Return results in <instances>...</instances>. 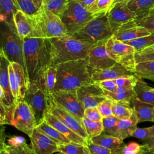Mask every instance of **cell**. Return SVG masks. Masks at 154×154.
<instances>
[{"instance_id": "cell-1", "label": "cell", "mask_w": 154, "mask_h": 154, "mask_svg": "<svg viewBox=\"0 0 154 154\" xmlns=\"http://www.w3.org/2000/svg\"><path fill=\"white\" fill-rule=\"evenodd\" d=\"M23 58L28 86L38 81L40 75L52 66L51 40L28 37L23 39Z\"/></svg>"}, {"instance_id": "cell-35", "label": "cell", "mask_w": 154, "mask_h": 154, "mask_svg": "<svg viewBox=\"0 0 154 154\" xmlns=\"http://www.w3.org/2000/svg\"><path fill=\"white\" fill-rule=\"evenodd\" d=\"M82 124L85 129L89 139L101 134L103 131L102 120L99 122L92 121L86 117L82 120Z\"/></svg>"}, {"instance_id": "cell-27", "label": "cell", "mask_w": 154, "mask_h": 154, "mask_svg": "<svg viewBox=\"0 0 154 154\" xmlns=\"http://www.w3.org/2000/svg\"><path fill=\"white\" fill-rule=\"evenodd\" d=\"M138 123V119L134 111L130 119L127 120L119 119L117 125L120 139L123 141L124 139L132 137L134 132L137 128Z\"/></svg>"}, {"instance_id": "cell-37", "label": "cell", "mask_w": 154, "mask_h": 154, "mask_svg": "<svg viewBox=\"0 0 154 154\" xmlns=\"http://www.w3.org/2000/svg\"><path fill=\"white\" fill-rule=\"evenodd\" d=\"M70 0H43L42 4L49 11L61 17L67 9Z\"/></svg>"}, {"instance_id": "cell-47", "label": "cell", "mask_w": 154, "mask_h": 154, "mask_svg": "<svg viewBox=\"0 0 154 154\" xmlns=\"http://www.w3.org/2000/svg\"><path fill=\"white\" fill-rule=\"evenodd\" d=\"M142 152V145L132 142L126 144L123 149L119 154H141Z\"/></svg>"}, {"instance_id": "cell-24", "label": "cell", "mask_w": 154, "mask_h": 154, "mask_svg": "<svg viewBox=\"0 0 154 154\" xmlns=\"http://www.w3.org/2000/svg\"><path fill=\"white\" fill-rule=\"evenodd\" d=\"M14 21L16 31L22 39L31 36L32 27L28 15L18 10L14 14Z\"/></svg>"}, {"instance_id": "cell-19", "label": "cell", "mask_w": 154, "mask_h": 154, "mask_svg": "<svg viewBox=\"0 0 154 154\" xmlns=\"http://www.w3.org/2000/svg\"><path fill=\"white\" fill-rule=\"evenodd\" d=\"M134 74L132 72L128 70L119 63H116L112 66L106 69L94 70L91 72V79L94 82L107 79L114 80L122 76Z\"/></svg>"}, {"instance_id": "cell-41", "label": "cell", "mask_w": 154, "mask_h": 154, "mask_svg": "<svg viewBox=\"0 0 154 154\" xmlns=\"http://www.w3.org/2000/svg\"><path fill=\"white\" fill-rule=\"evenodd\" d=\"M154 136V125L150 127L144 128H137L132 137L145 141H150Z\"/></svg>"}, {"instance_id": "cell-55", "label": "cell", "mask_w": 154, "mask_h": 154, "mask_svg": "<svg viewBox=\"0 0 154 154\" xmlns=\"http://www.w3.org/2000/svg\"><path fill=\"white\" fill-rule=\"evenodd\" d=\"M139 53H151V52H154V45L149 46L148 48H146L145 49H144L143 50H142L140 52H138Z\"/></svg>"}, {"instance_id": "cell-42", "label": "cell", "mask_w": 154, "mask_h": 154, "mask_svg": "<svg viewBox=\"0 0 154 154\" xmlns=\"http://www.w3.org/2000/svg\"><path fill=\"white\" fill-rule=\"evenodd\" d=\"M19 9L28 16L34 14L39 8L35 5L33 0H16Z\"/></svg>"}, {"instance_id": "cell-50", "label": "cell", "mask_w": 154, "mask_h": 154, "mask_svg": "<svg viewBox=\"0 0 154 154\" xmlns=\"http://www.w3.org/2000/svg\"><path fill=\"white\" fill-rule=\"evenodd\" d=\"M10 147L15 154H35L31 147H29L26 143H25L19 146Z\"/></svg>"}, {"instance_id": "cell-8", "label": "cell", "mask_w": 154, "mask_h": 154, "mask_svg": "<svg viewBox=\"0 0 154 154\" xmlns=\"http://www.w3.org/2000/svg\"><path fill=\"white\" fill-rule=\"evenodd\" d=\"M106 49L109 55L114 60L134 73L137 64L135 60L136 50L132 46L117 39L112 35L106 41Z\"/></svg>"}, {"instance_id": "cell-49", "label": "cell", "mask_w": 154, "mask_h": 154, "mask_svg": "<svg viewBox=\"0 0 154 154\" xmlns=\"http://www.w3.org/2000/svg\"><path fill=\"white\" fill-rule=\"evenodd\" d=\"M84 117L95 122L102 121L103 119L97 108H88L85 109Z\"/></svg>"}, {"instance_id": "cell-43", "label": "cell", "mask_w": 154, "mask_h": 154, "mask_svg": "<svg viewBox=\"0 0 154 154\" xmlns=\"http://www.w3.org/2000/svg\"><path fill=\"white\" fill-rule=\"evenodd\" d=\"M8 76H9V81H10V85L11 89V91L15 99L16 104H17V103L19 101H20L19 88H18L16 76L11 63H10L8 66Z\"/></svg>"}, {"instance_id": "cell-30", "label": "cell", "mask_w": 154, "mask_h": 154, "mask_svg": "<svg viewBox=\"0 0 154 154\" xmlns=\"http://www.w3.org/2000/svg\"><path fill=\"white\" fill-rule=\"evenodd\" d=\"M127 5L128 8L137 15V17H138L151 11L154 7V0H130Z\"/></svg>"}, {"instance_id": "cell-18", "label": "cell", "mask_w": 154, "mask_h": 154, "mask_svg": "<svg viewBox=\"0 0 154 154\" xmlns=\"http://www.w3.org/2000/svg\"><path fill=\"white\" fill-rule=\"evenodd\" d=\"M134 20L122 25L114 31L113 35L117 39L125 42L136 39L152 33L147 29L138 26Z\"/></svg>"}, {"instance_id": "cell-57", "label": "cell", "mask_w": 154, "mask_h": 154, "mask_svg": "<svg viewBox=\"0 0 154 154\" xmlns=\"http://www.w3.org/2000/svg\"><path fill=\"white\" fill-rule=\"evenodd\" d=\"M35 5L37 6V7L38 8H40V7H41L42 4V2L43 0H33Z\"/></svg>"}, {"instance_id": "cell-14", "label": "cell", "mask_w": 154, "mask_h": 154, "mask_svg": "<svg viewBox=\"0 0 154 154\" xmlns=\"http://www.w3.org/2000/svg\"><path fill=\"white\" fill-rule=\"evenodd\" d=\"M107 40L98 42L89 49L86 59L90 72L94 70L110 67L117 63L109 55L106 51V43Z\"/></svg>"}, {"instance_id": "cell-5", "label": "cell", "mask_w": 154, "mask_h": 154, "mask_svg": "<svg viewBox=\"0 0 154 154\" xmlns=\"http://www.w3.org/2000/svg\"><path fill=\"white\" fill-rule=\"evenodd\" d=\"M112 35L113 31L108 20L107 12H103L96 15L83 28L72 35L81 41L95 44L108 39Z\"/></svg>"}, {"instance_id": "cell-3", "label": "cell", "mask_w": 154, "mask_h": 154, "mask_svg": "<svg viewBox=\"0 0 154 154\" xmlns=\"http://www.w3.org/2000/svg\"><path fill=\"white\" fill-rule=\"evenodd\" d=\"M50 40L52 66H54L67 61L86 59L89 49L94 45L81 41L68 34Z\"/></svg>"}, {"instance_id": "cell-23", "label": "cell", "mask_w": 154, "mask_h": 154, "mask_svg": "<svg viewBox=\"0 0 154 154\" xmlns=\"http://www.w3.org/2000/svg\"><path fill=\"white\" fill-rule=\"evenodd\" d=\"M56 67L50 66L43 73H42L38 81L32 84H35L46 93L51 94L54 91V88L56 82Z\"/></svg>"}, {"instance_id": "cell-12", "label": "cell", "mask_w": 154, "mask_h": 154, "mask_svg": "<svg viewBox=\"0 0 154 154\" xmlns=\"http://www.w3.org/2000/svg\"><path fill=\"white\" fill-rule=\"evenodd\" d=\"M52 99L67 111L73 114L80 122L84 117L85 108L78 99L76 90H61L51 93Z\"/></svg>"}, {"instance_id": "cell-58", "label": "cell", "mask_w": 154, "mask_h": 154, "mask_svg": "<svg viewBox=\"0 0 154 154\" xmlns=\"http://www.w3.org/2000/svg\"><path fill=\"white\" fill-rule=\"evenodd\" d=\"M129 1H130V0H114V1H113V2H112V4H111V6H112V5H114V4H117V3H119V2H124V1L129 2Z\"/></svg>"}, {"instance_id": "cell-51", "label": "cell", "mask_w": 154, "mask_h": 154, "mask_svg": "<svg viewBox=\"0 0 154 154\" xmlns=\"http://www.w3.org/2000/svg\"><path fill=\"white\" fill-rule=\"evenodd\" d=\"M135 60L136 63L154 60V52L151 53H139L136 52L135 54Z\"/></svg>"}, {"instance_id": "cell-59", "label": "cell", "mask_w": 154, "mask_h": 154, "mask_svg": "<svg viewBox=\"0 0 154 154\" xmlns=\"http://www.w3.org/2000/svg\"><path fill=\"white\" fill-rule=\"evenodd\" d=\"M153 122H154V114H153Z\"/></svg>"}, {"instance_id": "cell-15", "label": "cell", "mask_w": 154, "mask_h": 154, "mask_svg": "<svg viewBox=\"0 0 154 154\" xmlns=\"http://www.w3.org/2000/svg\"><path fill=\"white\" fill-rule=\"evenodd\" d=\"M128 2L117 3L107 11L108 20L113 33L122 25L137 18V15L128 8Z\"/></svg>"}, {"instance_id": "cell-13", "label": "cell", "mask_w": 154, "mask_h": 154, "mask_svg": "<svg viewBox=\"0 0 154 154\" xmlns=\"http://www.w3.org/2000/svg\"><path fill=\"white\" fill-rule=\"evenodd\" d=\"M48 112L55 116L64 125L81 137L87 140L89 139L82 123L61 105L56 102L52 99L51 94H48Z\"/></svg>"}, {"instance_id": "cell-36", "label": "cell", "mask_w": 154, "mask_h": 154, "mask_svg": "<svg viewBox=\"0 0 154 154\" xmlns=\"http://www.w3.org/2000/svg\"><path fill=\"white\" fill-rule=\"evenodd\" d=\"M123 42L132 46L136 50V52H138L154 45V32L149 35Z\"/></svg>"}, {"instance_id": "cell-39", "label": "cell", "mask_w": 154, "mask_h": 154, "mask_svg": "<svg viewBox=\"0 0 154 154\" xmlns=\"http://www.w3.org/2000/svg\"><path fill=\"white\" fill-rule=\"evenodd\" d=\"M135 23L140 26H142L150 32H154V11L151 10L146 14L137 17L134 20Z\"/></svg>"}, {"instance_id": "cell-29", "label": "cell", "mask_w": 154, "mask_h": 154, "mask_svg": "<svg viewBox=\"0 0 154 154\" xmlns=\"http://www.w3.org/2000/svg\"><path fill=\"white\" fill-rule=\"evenodd\" d=\"M14 71L19 93L20 100H23L24 96L28 88V82L26 75L23 67L17 63H10Z\"/></svg>"}, {"instance_id": "cell-33", "label": "cell", "mask_w": 154, "mask_h": 154, "mask_svg": "<svg viewBox=\"0 0 154 154\" xmlns=\"http://www.w3.org/2000/svg\"><path fill=\"white\" fill-rule=\"evenodd\" d=\"M134 74L142 79L154 81V60L137 63Z\"/></svg>"}, {"instance_id": "cell-17", "label": "cell", "mask_w": 154, "mask_h": 154, "mask_svg": "<svg viewBox=\"0 0 154 154\" xmlns=\"http://www.w3.org/2000/svg\"><path fill=\"white\" fill-rule=\"evenodd\" d=\"M29 138L35 154H53L58 152V144L37 128Z\"/></svg>"}, {"instance_id": "cell-61", "label": "cell", "mask_w": 154, "mask_h": 154, "mask_svg": "<svg viewBox=\"0 0 154 154\" xmlns=\"http://www.w3.org/2000/svg\"><path fill=\"white\" fill-rule=\"evenodd\" d=\"M154 10V7H153V8H152L151 10Z\"/></svg>"}, {"instance_id": "cell-28", "label": "cell", "mask_w": 154, "mask_h": 154, "mask_svg": "<svg viewBox=\"0 0 154 154\" xmlns=\"http://www.w3.org/2000/svg\"><path fill=\"white\" fill-rule=\"evenodd\" d=\"M36 128L42 131L43 134L46 135L54 141H55L58 145L72 142L70 140L65 137L56 129L49 125L45 121L36 126Z\"/></svg>"}, {"instance_id": "cell-31", "label": "cell", "mask_w": 154, "mask_h": 154, "mask_svg": "<svg viewBox=\"0 0 154 154\" xmlns=\"http://www.w3.org/2000/svg\"><path fill=\"white\" fill-rule=\"evenodd\" d=\"M112 110L113 116L120 120H127L131 117L134 110L129 102L112 101Z\"/></svg>"}, {"instance_id": "cell-16", "label": "cell", "mask_w": 154, "mask_h": 154, "mask_svg": "<svg viewBox=\"0 0 154 154\" xmlns=\"http://www.w3.org/2000/svg\"><path fill=\"white\" fill-rule=\"evenodd\" d=\"M79 100L84 108H97L106 97L103 95V90L96 83L81 86L76 89Z\"/></svg>"}, {"instance_id": "cell-9", "label": "cell", "mask_w": 154, "mask_h": 154, "mask_svg": "<svg viewBox=\"0 0 154 154\" xmlns=\"http://www.w3.org/2000/svg\"><path fill=\"white\" fill-rule=\"evenodd\" d=\"M23 100L31 109L37 126L45 121V114L48 111V94L35 84H31L28 86Z\"/></svg>"}, {"instance_id": "cell-44", "label": "cell", "mask_w": 154, "mask_h": 154, "mask_svg": "<svg viewBox=\"0 0 154 154\" xmlns=\"http://www.w3.org/2000/svg\"><path fill=\"white\" fill-rule=\"evenodd\" d=\"M112 105V100L106 98L97 106V108L102 118L113 116Z\"/></svg>"}, {"instance_id": "cell-54", "label": "cell", "mask_w": 154, "mask_h": 154, "mask_svg": "<svg viewBox=\"0 0 154 154\" xmlns=\"http://www.w3.org/2000/svg\"><path fill=\"white\" fill-rule=\"evenodd\" d=\"M147 148H149L150 150L153 151L154 152V136L148 142L145 143L144 144Z\"/></svg>"}, {"instance_id": "cell-26", "label": "cell", "mask_w": 154, "mask_h": 154, "mask_svg": "<svg viewBox=\"0 0 154 154\" xmlns=\"http://www.w3.org/2000/svg\"><path fill=\"white\" fill-rule=\"evenodd\" d=\"M134 90L138 99L154 105V88L149 86L142 78L138 77Z\"/></svg>"}, {"instance_id": "cell-60", "label": "cell", "mask_w": 154, "mask_h": 154, "mask_svg": "<svg viewBox=\"0 0 154 154\" xmlns=\"http://www.w3.org/2000/svg\"><path fill=\"white\" fill-rule=\"evenodd\" d=\"M58 154H63V153H61V152H60V153H58Z\"/></svg>"}, {"instance_id": "cell-48", "label": "cell", "mask_w": 154, "mask_h": 154, "mask_svg": "<svg viewBox=\"0 0 154 154\" xmlns=\"http://www.w3.org/2000/svg\"><path fill=\"white\" fill-rule=\"evenodd\" d=\"M94 82L96 83L97 85H98L102 89L108 91L115 92L118 88L114 80L107 79V80L94 81Z\"/></svg>"}, {"instance_id": "cell-7", "label": "cell", "mask_w": 154, "mask_h": 154, "mask_svg": "<svg viewBox=\"0 0 154 154\" xmlns=\"http://www.w3.org/2000/svg\"><path fill=\"white\" fill-rule=\"evenodd\" d=\"M96 15L78 1L73 0L69 1L67 9L60 18L66 26L67 34L73 35Z\"/></svg>"}, {"instance_id": "cell-22", "label": "cell", "mask_w": 154, "mask_h": 154, "mask_svg": "<svg viewBox=\"0 0 154 154\" xmlns=\"http://www.w3.org/2000/svg\"><path fill=\"white\" fill-rule=\"evenodd\" d=\"M90 140L94 143L109 149L112 154H119L126 146L123 140L103 132Z\"/></svg>"}, {"instance_id": "cell-2", "label": "cell", "mask_w": 154, "mask_h": 154, "mask_svg": "<svg viewBox=\"0 0 154 154\" xmlns=\"http://www.w3.org/2000/svg\"><path fill=\"white\" fill-rule=\"evenodd\" d=\"M54 91L61 90H76L94 82L91 79L87 59H79L58 64Z\"/></svg>"}, {"instance_id": "cell-21", "label": "cell", "mask_w": 154, "mask_h": 154, "mask_svg": "<svg viewBox=\"0 0 154 154\" xmlns=\"http://www.w3.org/2000/svg\"><path fill=\"white\" fill-rule=\"evenodd\" d=\"M131 105L137 115L138 123L145 121L153 122L154 105L143 102L134 96L130 102Z\"/></svg>"}, {"instance_id": "cell-52", "label": "cell", "mask_w": 154, "mask_h": 154, "mask_svg": "<svg viewBox=\"0 0 154 154\" xmlns=\"http://www.w3.org/2000/svg\"><path fill=\"white\" fill-rule=\"evenodd\" d=\"M26 143V140L20 136H10L7 140V144L11 147H16Z\"/></svg>"}, {"instance_id": "cell-45", "label": "cell", "mask_w": 154, "mask_h": 154, "mask_svg": "<svg viewBox=\"0 0 154 154\" xmlns=\"http://www.w3.org/2000/svg\"><path fill=\"white\" fill-rule=\"evenodd\" d=\"M114 0H97L94 5L93 13L98 14L103 12H107L109 9Z\"/></svg>"}, {"instance_id": "cell-56", "label": "cell", "mask_w": 154, "mask_h": 154, "mask_svg": "<svg viewBox=\"0 0 154 154\" xmlns=\"http://www.w3.org/2000/svg\"><path fill=\"white\" fill-rule=\"evenodd\" d=\"M143 148V152L141 154H154V152L150 150L149 148H147L144 144L142 145Z\"/></svg>"}, {"instance_id": "cell-63", "label": "cell", "mask_w": 154, "mask_h": 154, "mask_svg": "<svg viewBox=\"0 0 154 154\" xmlns=\"http://www.w3.org/2000/svg\"><path fill=\"white\" fill-rule=\"evenodd\" d=\"M153 11H154V10H153Z\"/></svg>"}, {"instance_id": "cell-4", "label": "cell", "mask_w": 154, "mask_h": 154, "mask_svg": "<svg viewBox=\"0 0 154 154\" xmlns=\"http://www.w3.org/2000/svg\"><path fill=\"white\" fill-rule=\"evenodd\" d=\"M29 17L32 27V37L51 39L67 34L60 17L49 11L43 5Z\"/></svg>"}, {"instance_id": "cell-10", "label": "cell", "mask_w": 154, "mask_h": 154, "mask_svg": "<svg viewBox=\"0 0 154 154\" xmlns=\"http://www.w3.org/2000/svg\"><path fill=\"white\" fill-rule=\"evenodd\" d=\"M10 125L24 132L29 137L32 135L36 128L35 119L31 109L24 100L17 103Z\"/></svg>"}, {"instance_id": "cell-6", "label": "cell", "mask_w": 154, "mask_h": 154, "mask_svg": "<svg viewBox=\"0 0 154 154\" xmlns=\"http://www.w3.org/2000/svg\"><path fill=\"white\" fill-rule=\"evenodd\" d=\"M1 23V49L10 63H17L23 67L27 76L23 58V40L19 35L16 28Z\"/></svg>"}, {"instance_id": "cell-25", "label": "cell", "mask_w": 154, "mask_h": 154, "mask_svg": "<svg viewBox=\"0 0 154 154\" xmlns=\"http://www.w3.org/2000/svg\"><path fill=\"white\" fill-rule=\"evenodd\" d=\"M19 10L16 0H0V19L10 26L16 28L14 16Z\"/></svg>"}, {"instance_id": "cell-34", "label": "cell", "mask_w": 154, "mask_h": 154, "mask_svg": "<svg viewBox=\"0 0 154 154\" xmlns=\"http://www.w3.org/2000/svg\"><path fill=\"white\" fill-rule=\"evenodd\" d=\"M58 146V152L63 154H90L88 146L85 145L70 142Z\"/></svg>"}, {"instance_id": "cell-38", "label": "cell", "mask_w": 154, "mask_h": 154, "mask_svg": "<svg viewBox=\"0 0 154 154\" xmlns=\"http://www.w3.org/2000/svg\"><path fill=\"white\" fill-rule=\"evenodd\" d=\"M119 119L114 116L105 117L102 119V123L103 126V133L111 135L120 139L119 129H118Z\"/></svg>"}, {"instance_id": "cell-32", "label": "cell", "mask_w": 154, "mask_h": 154, "mask_svg": "<svg viewBox=\"0 0 154 154\" xmlns=\"http://www.w3.org/2000/svg\"><path fill=\"white\" fill-rule=\"evenodd\" d=\"M103 90V95L108 99L112 101H120L129 102L132 98L135 96L134 88H118L116 91L111 92Z\"/></svg>"}, {"instance_id": "cell-40", "label": "cell", "mask_w": 154, "mask_h": 154, "mask_svg": "<svg viewBox=\"0 0 154 154\" xmlns=\"http://www.w3.org/2000/svg\"><path fill=\"white\" fill-rule=\"evenodd\" d=\"M138 76L134 74L132 75L125 76L119 78L114 80L118 88H134Z\"/></svg>"}, {"instance_id": "cell-20", "label": "cell", "mask_w": 154, "mask_h": 154, "mask_svg": "<svg viewBox=\"0 0 154 154\" xmlns=\"http://www.w3.org/2000/svg\"><path fill=\"white\" fill-rule=\"evenodd\" d=\"M45 121L49 125L56 129L65 137L70 140L72 142L87 146V140L79 135L55 116L49 112H47L45 116Z\"/></svg>"}, {"instance_id": "cell-62", "label": "cell", "mask_w": 154, "mask_h": 154, "mask_svg": "<svg viewBox=\"0 0 154 154\" xmlns=\"http://www.w3.org/2000/svg\"><path fill=\"white\" fill-rule=\"evenodd\" d=\"M70 1H73V0H70Z\"/></svg>"}, {"instance_id": "cell-53", "label": "cell", "mask_w": 154, "mask_h": 154, "mask_svg": "<svg viewBox=\"0 0 154 154\" xmlns=\"http://www.w3.org/2000/svg\"><path fill=\"white\" fill-rule=\"evenodd\" d=\"M0 154H15L12 150L10 146H8L5 141H1V150Z\"/></svg>"}, {"instance_id": "cell-46", "label": "cell", "mask_w": 154, "mask_h": 154, "mask_svg": "<svg viewBox=\"0 0 154 154\" xmlns=\"http://www.w3.org/2000/svg\"><path fill=\"white\" fill-rule=\"evenodd\" d=\"M87 146L90 154H112L109 149L94 143L90 139L87 140Z\"/></svg>"}, {"instance_id": "cell-11", "label": "cell", "mask_w": 154, "mask_h": 154, "mask_svg": "<svg viewBox=\"0 0 154 154\" xmlns=\"http://www.w3.org/2000/svg\"><path fill=\"white\" fill-rule=\"evenodd\" d=\"M10 62L0 49V104L7 110L14 112L16 107L15 99L11 91L8 76V66Z\"/></svg>"}]
</instances>
